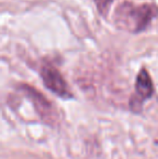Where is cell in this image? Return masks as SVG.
I'll return each instance as SVG.
<instances>
[{"label": "cell", "instance_id": "3", "mask_svg": "<svg viewBox=\"0 0 158 159\" xmlns=\"http://www.w3.org/2000/svg\"><path fill=\"white\" fill-rule=\"evenodd\" d=\"M40 75H41L44 86L50 91H52L54 94L63 98H72L67 84L64 80L61 73L55 67L51 66V65H44L41 68Z\"/></svg>", "mask_w": 158, "mask_h": 159}, {"label": "cell", "instance_id": "2", "mask_svg": "<svg viewBox=\"0 0 158 159\" xmlns=\"http://www.w3.org/2000/svg\"><path fill=\"white\" fill-rule=\"evenodd\" d=\"M154 92L152 78L146 69L142 68L135 80V94L130 100V108L134 113L142 111V105L146 98H150Z\"/></svg>", "mask_w": 158, "mask_h": 159}, {"label": "cell", "instance_id": "4", "mask_svg": "<svg viewBox=\"0 0 158 159\" xmlns=\"http://www.w3.org/2000/svg\"><path fill=\"white\" fill-rule=\"evenodd\" d=\"M21 89L30 98L33 104L35 105V108H36L37 113L41 116L42 119L47 122H52L53 116H52V107H51L50 102L39 91H37L36 89L28 86V84H23L21 87Z\"/></svg>", "mask_w": 158, "mask_h": 159}, {"label": "cell", "instance_id": "5", "mask_svg": "<svg viewBox=\"0 0 158 159\" xmlns=\"http://www.w3.org/2000/svg\"><path fill=\"white\" fill-rule=\"evenodd\" d=\"M113 1H114V0H94L97 10H99V12L101 13L103 16H106V14L108 13Z\"/></svg>", "mask_w": 158, "mask_h": 159}, {"label": "cell", "instance_id": "1", "mask_svg": "<svg viewBox=\"0 0 158 159\" xmlns=\"http://www.w3.org/2000/svg\"><path fill=\"white\" fill-rule=\"evenodd\" d=\"M158 15V7L154 4L135 6L132 2H122L114 13V21L121 30L131 33L144 30Z\"/></svg>", "mask_w": 158, "mask_h": 159}]
</instances>
